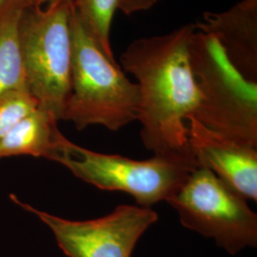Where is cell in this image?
<instances>
[{"mask_svg":"<svg viewBox=\"0 0 257 257\" xmlns=\"http://www.w3.org/2000/svg\"><path fill=\"white\" fill-rule=\"evenodd\" d=\"M189 55L200 92L192 116L213 132L257 148V83L239 74L209 34L195 31Z\"/></svg>","mask_w":257,"mask_h":257,"instance_id":"obj_4","label":"cell"},{"mask_svg":"<svg viewBox=\"0 0 257 257\" xmlns=\"http://www.w3.org/2000/svg\"><path fill=\"white\" fill-rule=\"evenodd\" d=\"M72 0L47 9L30 6L19 19V44L28 91L40 110L63 118L71 92Z\"/></svg>","mask_w":257,"mask_h":257,"instance_id":"obj_5","label":"cell"},{"mask_svg":"<svg viewBox=\"0 0 257 257\" xmlns=\"http://www.w3.org/2000/svg\"><path fill=\"white\" fill-rule=\"evenodd\" d=\"M44 157L98 189L128 193L138 206L147 208L167 201L198 167L193 156L155 155L140 161L92 152L71 142L59 131Z\"/></svg>","mask_w":257,"mask_h":257,"instance_id":"obj_3","label":"cell"},{"mask_svg":"<svg viewBox=\"0 0 257 257\" xmlns=\"http://www.w3.org/2000/svg\"><path fill=\"white\" fill-rule=\"evenodd\" d=\"M38 103L27 88L10 90L0 95V140L19 121L37 110Z\"/></svg>","mask_w":257,"mask_h":257,"instance_id":"obj_13","label":"cell"},{"mask_svg":"<svg viewBox=\"0 0 257 257\" xmlns=\"http://www.w3.org/2000/svg\"><path fill=\"white\" fill-rule=\"evenodd\" d=\"M196 30L190 23L166 35L138 38L120 56L122 68L138 80L140 135L156 156H193L187 117L200 101L189 55Z\"/></svg>","mask_w":257,"mask_h":257,"instance_id":"obj_1","label":"cell"},{"mask_svg":"<svg viewBox=\"0 0 257 257\" xmlns=\"http://www.w3.org/2000/svg\"><path fill=\"white\" fill-rule=\"evenodd\" d=\"M159 0H120L118 9L130 16L138 12L151 9Z\"/></svg>","mask_w":257,"mask_h":257,"instance_id":"obj_14","label":"cell"},{"mask_svg":"<svg viewBox=\"0 0 257 257\" xmlns=\"http://www.w3.org/2000/svg\"><path fill=\"white\" fill-rule=\"evenodd\" d=\"M196 29L215 37L233 68L257 83V0H242L223 13H204Z\"/></svg>","mask_w":257,"mask_h":257,"instance_id":"obj_9","label":"cell"},{"mask_svg":"<svg viewBox=\"0 0 257 257\" xmlns=\"http://www.w3.org/2000/svg\"><path fill=\"white\" fill-rule=\"evenodd\" d=\"M2 1H3V0H0V4H1V2H2Z\"/></svg>","mask_w":257,"mask_h":257,"instance_id":"obj_16","label":"cell"},{"mask_svg":"<svg viewBox=\"0 0 257 257\" xmlns=\"http://www.w3.org/2000/svg\"><path fill=\"white\" fill-rule=\"evenodd\" d=\"M120 0H72L88 34L110 60L115 61L110 47V24Z\"/></svg>","mask_w":257,"mask_h":257,"instance_id":"obj_12","label":"cell"},{"mask_svg":"<svg viewBox=\"0 0 257 257\" xmlns=\"http://www.w3.org/2000/svg\"><path fill=\"white\" fill-rule=\"evenodd\" d=\"M188 142L198 166L209 169L246 199L257 201V148L243 144L187 117Z\"/></svg>","mask_w":257,"mask_h":257,"instance_id":"obj_8","label":"cell"},{"mask_svg":"<svg viewBox=\"0 0 257 257\" xmlns=\"http://www.w3.org/2000/svg\"><path fill=\"white\" fill-rule=\"evenodd\" d=\"M70 26L71 92L62 120L72 121L79 131L91 125L118 131L138 120V84L132 82L116 61L110 60L97 46L73 3Z\"/></svg>","mask_w":257,"mask_h":257,"instance_id":"obj_2","label":"cell"},{"mask_svg":"<svg viewBox=\"0 0 257 257\" xmlns=\"http://www.w3.org/2000/svg\"><path fill=\"white\" fill-rule=\"evenodd\" d=\"M246 200L209 169L198 166L167 202L185 228L236 254L257 245V215Z\"/></svg>","mask_w":257,"mask_h":257,"instance_id":"obj_6","label":"cell"},{"mask_svg":"<svg viewBox=\"0 0 257 257\" xmlns=\"http://www.w3.org/2000/svg\"><path fill=\"white\" fill-rule=\"evenodd\" d=\"M63 1H68V0H33V6L41 7L44 4H48V6H50V5L57 4V3H60Z\"/></svg>","mask_w":257,"mask_h":257,"instance_id":"obj_15","label":"cell"},{"mask_svg":"<svg viewBox=\"0 0 257 257\" xmlns=\"http://www.w3.org/2000/svg\"><path fill=\"white\" fill-rule=\"evenodd\" d=\"M33 0H3L0 4V95L27 88L19 44V19Z\"/></svg>","mask_w":257,"mask_h":257,"instance_id":"obj_10","label":"cell"},{"mask_svg":"<svg viewBox=\"0 0 257 257\" xmlns=\"http://www.w3.org/2000/svg\"><path fill=\"white\" fill-rule=\"evenodd\" d=\"M58 131L57 121L38 108L0 140V158L22 155L44 157Z\"/></svg>","mask_w":257,"mask_h":257,"instance_id":"obj_11","label":"cell"},{"mask_svg":"<svg viewBox=\"0 0 257 257\" xmlns=\"http://www.w3.org/2000/svg\"><path fill=\"white\" fill-rule=\"evenodd\" d=\"M12 198L50 228L59 248L69 257H132L138 240L158 219L151 208L120 205L97 219L68 220Z\"/></svg>","mask_w":257,"mask_h":257,"instance_id":"obj_7","label":"cell"}]
</instances>
